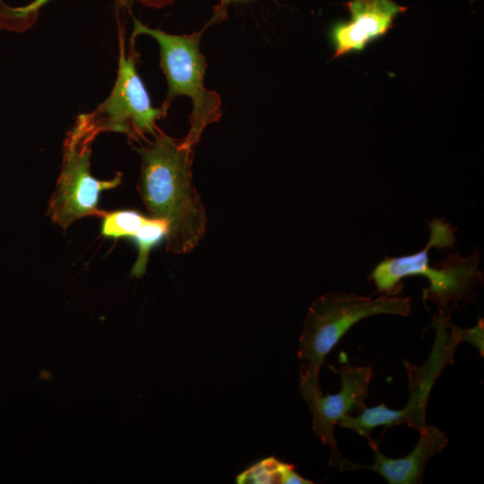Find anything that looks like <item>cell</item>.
Wrapping results in <instances>:
<instances>
[{
	"label": "cell",
	"mask_w": 484,
	"mask_h": 484,
	"mask_svg": "<svg viewBox=\"0 0 484 484\" xmlns=\"http://www.w3.org/2000/svg\"><path fill=\"white\" fill-rule=\"evenodd\" d=\"M137 149L141 157L139 194L151 217L167 224V250L193 251L206 232L207 215L193 183V148L157 132Z\"/></svg>",
	"instance_id": "cell-1"
},
{
	"label": "cell",
	"mask_w": 484,
	"mask_h": 484,
	"mask_svg": "<svg viewBox=\"0 0 484 484\" xmlns=\"http://www.w3.org/2000/svg\"><path fill=\"white\" fill-rule=\"evenodd\" d=\"M429 238L424 248L414 254L385 257L372 270L368 279L376 286V292L387 296L399 295L403 288L402 280L408 276L422 275L429 286L422 290L424 303L431 301L438 313L448 312L458 307L459 302L474 299L475 288L482 284L483 273L480 269V254L476 249L463 257L458 252L434 265H429L428 252L454 247L455 229L444 219L435 218L428 221Z\"/></svg>",
	"instance_id": "cell-2"
},
{
	"label": "cell",
	"mask_w": 484,
	"mask_h": 484,
	"mask_svg": "<svg viewBox=\"0 0 484 484\" xmlns=\"http://www.w3.org/2000/svg\"><path fill=\"white\" fill-rule=\"evenodd\" d=\"M411 311V298L399 295L373 298L331 292L316 298L307 310L298 340L299 387L307 403L322 394L319 373L324 359L355 324L376 315L409 316Z\"/></svg>",
	"instance_id": "cell-3"
},
{
	"label": "cell",
	"mask_w": 484,
	"mask_h": 484,
	"mask_svg": "<svg viewBox=\"0 0 484 484\" xmlns=\"http://www.w3.org/2000/svg\"><path fill=\"white\" fill-rule=\"evenodd\" d=\"M432 327L436 339L428 359L421 366L404 361L409 378V399L401 410H393L381 403L367 406L356 415L347 414L336 425L350 429L365 437L368 445L373 442L371 431L376 427L391 428L405 424L419 430L426 425L428 397L436 380L447 364L454 363V355L461 342L458 326L451 322L450 315L438 313L433 317Z\"/></svg>",
	"instance_id": "cell-4"
},
{
	"label": "cell",
	"mask_w": 484,
	"mask_h": 484,
	"mask_svg": "<svg viewBox=\"0 0 484 484\" xmlns=\"http://www.w3.org/2000/svg\"><path fill=\"white\" fill-rule=\"evenodd\" d=\"M147 34L159 44L160 67L167 78L168 93L162 109L167 112L176 97L185 95L193 102L190 130L185 143L194 148L204 128L219 120L221 111L220 97L203 86L207 66L200 51L201 32L191 35H172L151 29L134 21V35Z\"/></svg>",
	"instance_id": "cell-5"
},
{
	"label": "cell",
	"mask_w": 484,
	"mask_h": 484,
	"mask_svg": "<svg viewBox=\"0 0 484 484\" xmlns=\"http://www.w3.org/2000/svg\"><path fill=\"white\" fill-rule=\"evenodd\" d=\"M120 47L117 77L109 96L91 113L80 115L71 130L91 142L104 132L125 134L134 140L154 135L156 121L166 113L151 106L134 56H125L122 40Z\"/></svg>",
	"instance_id": "cell-6"
},
{
	"label": "cell",
	"mask_w": 484,
	"mask_h": 484,
	"mask_svg": "<svg viewBox=\"0 0 484 484\" xmlns=\"http://www.w3.org/2000/svg\"><path fill=\"white\" fill-rule=\"evenodd\" d=\"M91 143L72 131L64 143L63 161L47 215L64 229L88 216H102L99 209L102 191L120 185L121 173L111 180H99L91 173Z\"/></svg>",
	"instance_id": "cell-7"
},
{
	"label": "cell",
	"mask_w": 484,
	"mask_h": 484,
	"mask_svg": "<svg viewBox=\"0 0 484 484\" xmlns=\"http://www.w3.org/2000/svg\"><path fill=\"white\" fill-rule=\"evenodd\" d=\"M332 368L341 377L340 391L334 394H320L307 403L312 412L313 430L324 445L330 446V457L340 454L333 435L334 426L343 416L357 414L366 407L374 375L370 366L341 365L338 369Z\"/></svg>",
	"instance_id": "cell-8"
},
{
	"label": "cell",
	"mask_w": 484,
	"mask_h": 484,
	"mask_svg": "<svg viewBox=\"0 0 484 484\" xmlns=\"http://www.w3.org/2000/svg\"><path fill=\"white\" fill-rule=\"evenodd\" d=\"M347 6L350 19L336 22L330 30L333 58L362 52L384 37L393 27L396 16L407 9L393 0H351Z\"/></svg>",
	"instance_id": "cell-9"
},
{
	"label": "cell",
	"mask_w": 484,
	"mask_h": 484,
	"mask_svg": "<svg viewBox=\"0 0 484 484\" xmlns=\"http://www.w3.org/2000/svg\"><path fill=\"white\" fill-rule=\"evenodd\" d=\"M419 431V437L415 447L403 457L389 458L383 454L373 442L370 445L374 454L371 464H358L341 455L332 466L341 471L370 470L381 475L390 484L421 483L427 463L447 445L449 440L445 432L432 425L426 424Z\"/></svg>",
	"instance_id": "cell-10"
},
{
	"label": "cell",
	"mask_w": 484,
	"mask_h": 484,
	"mask_svg": "<svg viewBox=\"0 0 484 484\" xmlns=\"http://www.w3.org/2000/svg\"><path fill=\"white\" fill-rule=\"evenodd\" d=\"M165 221L150 217L148 221L134 236L137 245L138 255L131 270V276L142 278L146 272L149 255L153 246L166 238Z\"/></svg>",
	"instance_id": "cell-11"
},
{
	"label": "cell",
	"mask_w": 484,
	"mask_h": 484,
	"mask_svg": "<svg viewBox=\"0 0 484 484\" xmlns=\"http://www.w3.org/2000/svg\"><path fill=\"white\" fill-rule=\"evenodd\" d=\"M100 226L101 235L110 238H134L150 217L133 210L104 212Z\"/></svg>",
	"instance_id": "cell-12"
},
{
	"label": "cell",
	"mask_w": 484,
	"mask_h": 484,
	"mask_svg": "<svg viewBox=\"0 0 484 484\" xmlns=\"http://www.w3.org/2000/svg\"><path fill=\"white\" fill-rule=\"evenodd\" d=\"M295 472L293 465L281 462L273 457L266 458L253 465L237 478L238 483H286Z\"/></svg>",
	"instance_id": "cell-13"
},
{
	"label": "cell",
	"mask_w": 484,
	"mask_h": 484,
	"mask_svg": "<svg viewBox=\"0 0 484 484\" xmlns=\"http://www.w3.org/2000/svg\"><path fill=\"white\" fill-rule=\"evenodd\" d=\"M460 341H466L473 345L484 356V322L483 318H479L477 324L473 327L462 329L458 327Z\"/></svg>",
	"instance_id": "cell-14"
},
{
	"label": "cell",
	"mask_w": 484,
	"mask_h": 484,
	"mask_svg": "<svg viewBox=\"0 0 484 484\" xmlns=\"http://www.w3.org/2000/svg\"><path fill=\"white\" fill-rule=\"evenodd\" d=\"M225 2L229 3L230 1H238V0H224Z\"/></svg>",
	"instance_id": "cell-15"
}]
</instances>
